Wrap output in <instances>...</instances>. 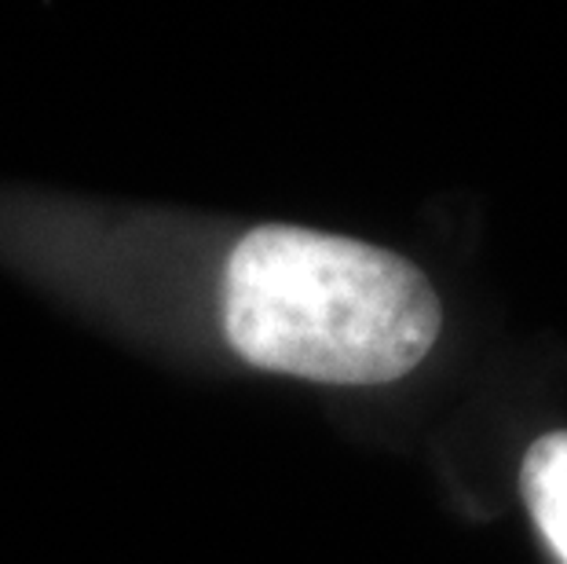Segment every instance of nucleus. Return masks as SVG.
<instances>
[{"instance_id": "1", "label": "nucleus", "mask_w": 567, "mask_h": 564, "mask_svg": "<svg viewBox=\"0 0 567 564\" xmlns=\"http://www.w3.org/2000/svg\"><path fill=\"white\" fill-rule=\"evenodd\" d=\"M224 327L252 367L326 386H384L440 338V297L392 249L268 224L231 249Z\"/></svg>"}, {"instance_id": "2", "label": "nucleus", "mask_w": 567, "mask_h": 564, "mask_svg": "<svg viewBox=\"0 0 567 564\" xmlns=\"http://www.w3.org/2000/svg\"><path fill=\"white\" fill-rule=\"evenodd\" d=\"M520 488L538 532L567 564V433H549L530 443Z\"/></svg>"}]
</instances>
